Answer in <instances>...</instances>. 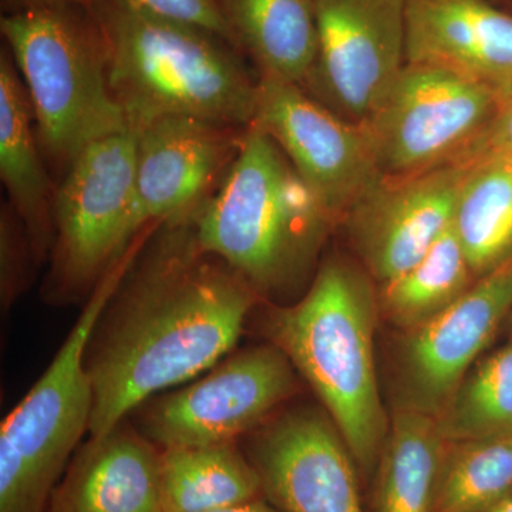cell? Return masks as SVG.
I'll list each match as a JSON object with an SVG mask.
<instances>
[{
	"instance_id": "obj_1",
	"label": "cell",
	"mask_w": 512,
	"mask_h": 512,
	"mask_svg": "<svg viewBox=\"0 0 512 512\" xmlns=\"http://www.w3.org/2000/svg\"><path fill=\"white\" fill-rule=\"evenodd\" d=\"M258 299L241 276L201 248L195 214L154 225L87 345L90 436L109 433L157 393L220 363Z\"/></svg>"
},
{
	"instance_id": "obj_2",
	"label": "cell",
	"mask_w": 512,
	"mask_h": 512,
	"mask_svg": "<svg viewBox=\"0 0 512 512\" xmlns=\"http://www.w3.org/2000/svg\"><path fill=\"white\" fill-rule=\"evenodd\" d=\"M328 208L255 124L227 177L195 214L198 242L261 298L303 284L330 231Z\"/></svg>"
},
{
	"instance_id": "obj_3",
	"label": "cell",
	"mask_w": 512,
	"mask_h": 512,
	"mask_svg": "<svg viewBox=\"0 0 512 512\" xmlns=\"http://www.w3.org/2000/svg\"><path fill=\"white\" fill-rule=\"evenodd\" d=\"M92 12L106 39L111 93L128 126L167 116L252 126L259 79L227 40L124 0H99Z\"/></svg>"
},
{
	"instance_id": "obj_4",
	"label": "cell",
	"mask_w": 512,
	"mask_h": 512,
	"mask_svg": "<svg viewBox=\"0 0 512 512\" xmlns=\"http://www.w3.org/2000/svg\"><path fill=\"white\" fill-rule=\"evenodd\" d=\"M379 301L372 276L339 256L326 259L299 301L269 318V336L338 427L357 470L375 474L386 440L373 330Z\"/></svg>"
},
{
	"instance_id": "obj_5",
	"label": "cell",
	"mask_w": 512,
	"mask_h": 512,
	"mask_svg": "<svg viewBox=\"0 0 512 512\" xmlns=\"http://www.w3.org/2000/svg\"><path fill=\"white\" fill-rule=\"evenodd\" d=\"M0 33L28 93L43 157L66 173L100 138L126 130L109 83L106 39L92 9L2 15Z\"/></svg>"
},
{
	"instance_id": "obj_6",
	"label": "cell",
	"mask_w": 512,
	"mask_h": 512,
	"mask_svg": "<svg viewBox=\"0 0 512 512\" xmlns=\"http://www.w3.org/2000/svg\"><path fill=\"white\" fill-rule=\"evenodd\" d=\"M138 251L104 276L46 372L0 429V512H47L50 498L84 433L90 431L93 386L84 356L104 306Z\"/></svg>"
},
{
	"instance_id": "obj_7",
	"label": "cell",
	"mask_w": 512,
	"mask_h": 512,
	"mask_svg": "<svg viewBox=\"0 0 512 512\" xmlns=\"http://www.w3.org/2000/svg\"><path fill=\"white\" fill-rule=\"evenodd\" d=\"M148 228L138 214L136 131L128 127L84 148L57 184L45 301L89 299Z\"/></svg>"
},
{
	"instance_id": "obj_8",
	"label": "cell",
	"mask_w": 512,
	"mask_h": 512,
	"mask_svg": "<svg viewBox=\"0 0 512 512\" xmlns=\"http://www.w3.org/2000/svg\"><path fill=\"white\" fill-rule=\"evenodd\" d=\"M504 97L487 84L433 66L406 63L363 124L380 177H410L466 163Z\"/></svg>"
},
{
	"instance_id": "obj_9",
	"label": "cell",
	"mask_w": 512,
	"mask_h": 512,
	"mask_svg": "<svg viewBox=\"0 0 512 512\" xmlns=\"http://www.w3.org/2000/svg\"><path fill=\"white\" fill-rule=\"evenodd\" d=\"M295 372L274 343L241 350L153 400L141 412L138 430L160 448L238 443L291 399L298 387Z\"/></svg>"
},
{
	"instance_id": "obj_10",
	"label": "cell",
	"mask_w": 512,
	"mask_h": 512,
	"mask_svg": "<svg viewBox=\"0 0 512 512\" xmlns=\"http://www.w3.org/2000/svg\"><path fill=\"white\" fill-rule=\"evenodd\" d=\"M318 52L302 89L363 126L406 66V0H316Z\"/></svg>"
},
{
	"instance_id": "obj_11",
	"label": "cell",
	"mask_w": 512,
	"mask_h": 512,
	"mask_svg": "<svg viewBox=\"0 0 512 512\" xmlns=\"http://www.w3.org/2000/svg\"><path fill=\"white\" fill-rule=\"evenodd\" d=\"M252 124L281 147L338 224L380 177L365 128L338 116L299 84L259 79Z\"/></svg>"
},
{
	"instance_id": "obj_12",
	"label": "cell",
	"mask_w": 512,
	"mask_h": 512,
	"mask_svg": "<svg viewBox=\"0 0 512 512\" xmlns=\"http://www.w3.org/2000/svg\"><path fill=\"white\" fill-rule=\"evenodd\" d=\"M262 493L281 512H367L357 467L328 413L295 407L255 430L244 447Z\"/></svg>"
},
{
	"instance_id": "obj_13",
	"label": "cell",
	"mask_w": 512,
	"mask_h": 512,
	"mask_svg": "<svg viewBox=\"0 0 512 512\" xmlns=\"http://www.w3.org/2000/svg\"><path fill=\"white\" fill-rule=\"evenodd\" d=\"M470 163L410 177H379L346 212V231L363 268L382 285L412 268L454 224Z\"/></svg>"
},
{
	"instance_id": "obj_14",
	"label": "cell",
	"mask_w": 512,
	"mask_h": 512,
	"mask_svg": "<svg viewBox=\"0 0 512 512\" xmlns=\"http://www.w3.org/2000/svg\"><path fill=\"white\" fill-rule=\"evenodd\" d=\"M131 128L138 214L148 228L201 210L237 160L248 127L167 116Z\"/></svg>"
},
{
	"instance_id": "obj_15",
	"label": "cell",
	"mask_w": 512,
	"mask_h": 512,
	"mask_svg": "<svg viewBox=\"0 0 512 512\" xmlns=\"http://www.w3.org/2000/svg\"><path fill=\"white\" fill-rule=\"evenodd\" d=\"M512 313V265L477 279L450 308L410 330L400 380L404 409L437 417Z\"/></svg>"
},
{
	"instance_id": "obj_16",
	"label": "cell",
	"mask_w": 512,
	"mask_h": 512,
	"mask_svg": "<svg viewBox=\"0 0 512 512\" xmlns=\"http://www.w3.org/2000/svg\"><path fill=\"white\" fill-rule=\"evenodd\" d=\"M406 63L512 90V13L493 0H406Z\"/></svg>"
},
{
	"instance_id": "obj_17",
	"label": "cell",
	"mask_w": 512,
	"mask_h": 512,
	"mask_svg": "<svg viewBox=\"0 0 512 512\" xmlns=\"http://www.w3.org/2000/svg\"><path fill=\"white\" fill-rule=\"evenodd\" d=\"M161 448L127 419L77 448L47 512H164Z\"/></svg>"
},
{
	"instance_id": "obj_18",
	"label": "cell",
	"mask_w": 512,
	"mask_h": 512,
	"mask_svg": "<svg viewBox=\"0 0 512 512\" xmlns=\"http://www.w3.org/2000/svg\"><path fill=\"white\" fill-rule=\"evenodd\" d=\"M25 84L8 47L0 52V178L9 204L25 224L37 266L55 239V195Z\"/></svg>"
},
{
	"instance_id": "obj_19",
	"label": "cell",
	"mask_w": 512,
	"mask_h": 512,
	"mask_svg": "<svg viewBox=\"0 0 512 512\" xmlns=\"http://www.w3.org/2000/svg\"><path fill=\"white\" fill-rule=\"evenodd\" d=\"M220 8L258 79L302 86L318 52L316 0H220Z\"/></svg>"
},
{
	"instance_id": "obj_20",
	"label": "cell",
	"mask_w": 512,
	"mask_h": 512,
	"mask_svg": "<svg viewBox=\"0 0 512 512\" xmlns=\"http://www.w3.org/2000/svg\"><path fill=\"white\" fill-rule=\"evenodd\" d=\"M446 447L436 417L397 410L373 474L367 512H434Z\"/></svg>"
},
{
	"instance_id": "obj_21",
	"label": "cell",
	"mask_w": 512,
	"mask_h": 512,
	"mask_svg": "<svg viewBox=\"0 0 512 512\" xmlns=\"http://www.w3.org/2000/svg\"><path fill=\"white\" fill-rule=\"evenodd\" d=\"M164 512H208L264 498L261 478L238 443L161 448Z\"/></svg>"
},
{
	"instance_id": "obj_22",
	"label": "cell",
	"mask_w": 512,
	"mask_h": 512,
	"mask_svg": "<svg viewBox=\"0 0 512 512\" xmlns=\"http://www.w3.org/2000/svg\"><path fill=\"white\" fill-rule=\"evenodd\" d=\"M454 229L474 278L512 265V158L471 161L458 194Z\"/></svg>"
},
{
	"instance_id": "obj_23",
	"label": "cell",
	"mask_w": 512,
	"mask_h": 512,
	"mask_svg": "<svg viewBox=\"0 0 512 512\" xmlns=\"http://www.w3.org/2000/svg\"><path fill=\"white\" fill-rule=\"evenodd\" d=\"M476 281L453 224L416 265L380 285L377 301L390 322L413 330L450 308Z\"/></svg>"
},
{
	"instance_id": "obj_24",
	"label": "cell",
	"mask_w": 512,
	"mask_h": 512,
	"mask_svg": "<svg viewBox=\"0 0 512 512\" xmlns=\"http://www.w3.org/2000/svg\"><path fill=\"white\" fill-rule=\"evenodd\" d=\"M512 498V440L447 441L434 512H490Z\"/></svg>"
},
{
	"instance_id": "obj_25",
	"label": "cell",
	"mask_w": 512,
	"mask_h": 512,
	"mask_svg": "<svg viewBox=\"0 0 512 512\" xmlns=\"http://www.w3.org/2000/svg\"><path fill=\"white\" fill-rule=\"evenodd\" d=\"M436 419L446 441L512 440V340L468 372Z\"/></svg>"
},
{
	"instance_id": "obj_26",
	"label": "cell",
	"mask_w": 512,
	"mask_h": 512,
	"mask_svg": "<svg viewBox=\"0 0 512 512\" xmlns=\"http://www.w3.org/2000/svg\"><path fill=\"white\" fill-rule=\"evenodd\" d=\"M37 266L25 224L9 202L0 211V305L9 312L32 282Z\"/></svg>"
},
{
	"instance_id": "obj_27",
	"label": "cell",
	"mask_w": 512,
	"mask_h": 512,
	"mask_svg": "<svg viewBox=\"0 0 512 512\" xmlns=\"http://www.w3.org/2000/svg\"><path fill=\"white\" fill-rule=\"evenodd\" d=\"M124 2L158 18L208 30L234 46L227 23L222 18L220 0H124Z\"/></svg>"
},
{
	"instance_id": "obj_28",
	"label": "cell",
	"mask_w": 512,
	"mask_h": 512,
	"mask_svg": "<svg viewBox=\"0 0 512 512\" xmlns=\"http://www.w3.org/2000/svg\"><path fill=\"white\" fill-rule=\"evenodd\" d=\"M485 156L512 158V90L501 103L497 116L468 154L466 163Z\"/></svg>"
},
{
	"instance_id": "obj_29",
	"label": "cell",
	"mask_w": 512,
	"mask_h": 512,
	"mask_svg": "<svg viewBox=\"0 0 512 512\" xmlns=\"http://www.w3.org/2000/svg\"><path fill=\"white\" fill-rule=\"evenodd\" d=\"M99 0H0L2 15H16V13L30 12L59 6H83L92 9Z\"/></svg>"
},
{
	"instance_id": "obj_30",
	"label": "cell",
	"mask_w": 512,
	"mask_h": 512,
	"mask_svg": "<svg viewBox=\"0 0 512 512\" xmlns=\"http://www.w3.org/2000/svg\"><path fill=\"white\" fill-rule=\"evenodd\" d=\"M208 512H281L275 505L269 503L266 498H256V500L247 501V503L229 505V507L218 508Z\"/></svg>"
},
{
	"instance_id": "obj_31",
	"label": "cell",
	"mask_w": 512,
	"mask_h": 512,
	"mask_svg": "<svg viewBox=\"0 0 512 512\" xmlns=\"http://www.w3.org/2000/svg\"><path fill=\"white\" fill-rule=\"evenodd\" d=\"M490 512H512V498L505 501V503L498 505L497 508H494V510H491Z\"/></svg>"
},
{
	"instance_id": "obj_32",
	"label": "cell",
	"mask_w": 512,
	"mask_h": 512,
	"mask_svg": "<svg viewBox=\"0 0 512 512\" xmlns=\"http://www.w3.org/2000/svg\"><path fill=\"white\" fill-rule=\"evenodd\" d=\"M504 5H505V8L510 10V12L512 13V0H505Z\"/></svg>"
},
{
	"instance_id": "obj_33",
	"label": "cell",
	"mask_w": 512,
	"mask_h": 512,
	"mask_svg": "<svg viewBox=\"0 0 512 512\" xmlns=\"http://www.w3.org/2000/svg\"><path fill=\"white\" fill-rule=\"evenodd\" d=\"M493 2H494V3H495V2H498V3H503V5H504V3H505V0H493Z\"/></svg>"
}]
</instances>
